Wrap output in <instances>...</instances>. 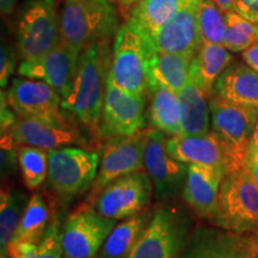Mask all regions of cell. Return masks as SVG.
I'll use <instances>...</instances> for the list:
<instances>
[{"label":"cell","instance_id":"cell-18","mask_svg":"<svg viewBox=\"0 0 258 258\" xmlns=\"http://www.w3.org/2000/svg\"><path fill=\"white\" fill-rule=\"evenodd\" d=\"M200 2L201 0H192L170 23L151 35L154 50L180 54L192 60L203 44L199 25Z\"/></svg>","mask_w":258,"mask_h":258},{"label":"cell","instance_id":"cell-41","mask_svg":"<svg viewBox=\"0 0 258 258\" xmlns=\"http://www.w3.org/2000/svg\"><path fill=\"white\" fill-rule=\"evenodd\" d=\"M214 2L217 3V5L219 6V8H220L222 11L226 14V12L233 11L237 0H214Z\"/></svg>","mask_w":258,"mask_h":258},{"label":"cell","instance_id":"cell-9","mask_svg":"<svg viewBox=\"0 0 258 258\" xmlns=\"http://www.w3.org/2000/svg\"><path fill=\"white\" fill-rule=\"evenodd\" d=\"M152 192V180L140 170L106 185L93 200V207L106 218L125 220L146 211Z\"/></svg>","mask_w":258,"mask_h":258},{"label":"cell","instance_id":"cell-16","mask_svg":"<svg viewBox=\"0 0 258 258\" xmlns=\"http://www.w3.org/2000/svg\"><path fill=\"white\" fill-rule=\"evenodd\" d=\"M166 151L185 164L222 167L226 171L241 169L231 147L214 131L205 135H177L166 141Z\"/></svg>","mask_w":258,"mask_h":258},{"label":"cell","instance_id":"cell-39","mask_svg":"<svg viewBox=\"0 0 258 258\" xmlns=\"http://www.w3.org/2000/svg\"><path fill=\"white\" fill-rule=\"evenodd\" d=\"M241 57H243L245 63H247L258 72V42L254 43L253 46L247 48L246 50H244L241 53Z\"/></svg>","mask_w":258,"mask_h":258},{"label":"cell","instance_id":"cell-42","mask_svg":"<svg viewBox=\"0 0 258 258\" xmlns=\"http://www.w3.org/2000/svg\"><path fill=\"white\" fill-rule=\"evenodd\" d=\"M121 6L123 8H133V6L137 4V3L140 2V0H116Z\"/></svg>","mask_w":258,"mask_h":258},{"label":"cell","instance_id":"cell-24","mask_svg":"<svg viewBox=\"0 0 258 258\" xmlns=\"http://www.w3.org/2000/svg\"><path fill=\"white\" fill-rule=\"evenodd\" d=\"M148 121L153 128L159 129L171 137L183 134L182 106L178 93L158 86L151 92Z\"/></svg>","mask_w":258,"mask_h":258},{"label":"cell","instance_id":"cell-44","mask_svg":"<svg viewBox=\"0 0 258 258\" xmlns=\"http://www.w3.org/2000/svg\"><path fill=\"white\" fill-rule=\"evenodd\" d=\"M256 146H258V123H257V125H256V129H254V132H253L252 139H251V141H250V146H249V148H251V147H256Z\"/></svg>","mask_w":258,"mask_h":258},{"label":"cell","instance_id":"cell-40","mask_svg":"<svg viewBox=\"0 0 258 258\" xmlns=\"http://www.w3.org/2000/svg\"><path fill=\"white\" fill-rule=\"evenodd\" d=\"M17 2L18 0H0V10H2L3 17H9L14 14Z\"/></svg>","mask_w":258,"mask_h":258},{"label":"cell","instance_id":"cell-6","mask_svg":"<svg viewBox=\"0 0 258 258\" xmlns=\"http://www.w3.org/2000/svg\"><path fill=\"white\" fill-rule=\"evenodd\" d=\"M190 230L191 221L184 209L163 203L125 258H178Z\"/></svg>","mask_w":258,"mask_h":258},{"label":"cell","instance_id":"cell-32","mask_svg":"<svg viewBox=\"0 0 258 258\" xmlns=\"http://www.w3.org/2000/svg\"><path fill=\"white\" fill-rule=\"evenodd\" d=\"M199 25L203 43H225L227 21L226 14L214 0H201L199 5Z\"/></svg>","mask_w":258,"mask_h":258},{"label":"cell","instance_id":"cell-29","mask_svg":"<svg viewBox=\"0 0 258 258\" xmlns=\"http://www.w3.org/2000/svg\"><path fill=\"white\" fill-rule=\"evenodd\" d=\"M48 207L40 194H34L29 200L23 217L12 240L31 241L40 244L47 230Z\"/></svg>","mask_w":258,"mask_h":258},{"label":"cell","instance_id":"cell-1","mask_svg":"<svg viewBox=\"0 0 258 258\" xmlns=\"http://www.w3.org/2000/svg\"><path fill=\"white\" fill-rule=\"evenodd\" d=\"M110 63L109 41L95 42L84 48L72 88L62 99L64 111L89 128L95 137H98Z\"/></svg>","mask_w":258,"mask_h":258},{"label":"cell","instance_id":"cell-13","mask_svg":"<svg viewBox=\"0 0 258 258\" xmlns=\"http://www.w3.org/2000/svg\"><path fill=\"white\" fill-rule=\"evenodd\" d=\"M147 141V128L129 137L108 139L103 147L101 167L92 184L90 199L95 200L115 179L143 170Z\"/></svg>","mask_w":258,"mask_h":258},{"label":"cell","instance_id":"cell-11","mask_svg":"<svg viewBox=\"0 0 258 258\" xmlns=\"http://www.w3.org/2000/svg\"><path fill=\"white\" fill-rule=\"evenodd\" d=\"M212 131L231 147L235 159L245 166L250 141L258 123V108L232 103L213 95L209 98Z\"/></svg>","mask_w":258,"mask_h":258},{"label":"cell","instance_id":"cell-25","mask_svg":"<svg viewBox=\"0 0 258 258\" xmlns=\"http://www.w3.org/2000/svg\"><path fill=\"white\" fill-rule=\"evenodd\" d=\"M189 57L176 53L154 51L150 63V90L158 86L178 93L189 80Z\"/></svg>","mask_w":258,"mask_h":258},{"label":"cell","instance_id":"cell-45","mask_svg":"<svg viewBox=\"0 0 258 258\" xmlns=\"http://www.w3.org/2000/svg\"><path fill=\"white\" fill-rule=\"evenodd\" d=\"M0 258H10L8 251H6V252H2V254H0Z\"/></svg>","mask_w":258,"mask_h":258},{"label":"cell","instance_id":"cell-10","mask_svg":"<svg viewBox=\"0 0 258 258\" xmlns=\"http://www.w3.org/2000/svg\"><path fill=\"white\" fill-rule=\"evenodd\" d=\"M6 98L18 116L37 118L47 123L71 127L62 108V98L53 88L41 80L15 78L6 91Z\"/></svg>","mask_w":258,"mask_h":258},{"label":"cell","instance_id":"cell-20","mask_svg":"<svg viewBox=\"0 0 258 258\" xmlns=\"http://www.w3.org/2000/svg\"><path fill=\"white\" fill-rule=\"evenodd\" d=\"M10 133L17 145L38 147L46 151L62 148L73 144H83L82 135L73 125H55L23 116H18V120Z\"/></svg>","mask_w":258,"mask_h":258},{"label":"cell","instance_id":"cell-30","mask_svg":"<svg viewBox=\"0 0 258 258\" xmlns=\"http://www.w3.org/2000/svg\"><path fill=\"white\" fill-rule=\"evenodd\" d=\"M18 166L22 179L28 189L34 190L43 184L48 175V152L38 147L18 148Z\"/></svg>","mask_w":258,"mask_h":258},{"label":"cell","instance_id":"cell-12","mask_svg":"<svg viewBox=\"0 0 258 258\" xmlns=\"http://www.w3.org/2000/svg\"><path fill=\"white\" fill-rule=\"evenodd\" d=\"M146 96H137L118 88L108 77L98 138L129 137L146 128Z\"/></svg>","mask_w":258,"mask_h":258},{"label":"cell","instance_id":"cell-5","mask_svg":"<svg viewBox=\"0 0 258 258\" xmlns=\"http://www.w3.org/2000/svg\"><path fill=\"white\" fill-rule=\"evenodd\" d=\"M17 50L23 61L37 60L61 42L56 0H25L16 22Z\"/></svg>","mask_w":258,"mask_h":258},{"label":"cell","instance_id":"cell-34","mask_svg":"<svg viewBox=\"0 0 258 258\" xmlns=\"http://www.w3.org/2000/svg\"><path fill=\"white\" fill-rule=\"evenodd\" d=\"M17 54L16 48L8 42H3L0 49V86L4 90L8 86L9 80L15 73Z\"/></svg>","mask_w":258,"mask_h":258},{"label":"cell","instance_id":"cell-3","mask_svg":"<svg viewBox=\"0 0 258 258\" xmlns=\"http://www.w3.org/2000/svg\"><path fill=\"white\" fill-rule=\"evenodd\" d=\"M120 29L112 0H64L60 12L61 42L82 53L89 44L109 41Z\"/></svg>","mask_w":258,"mask_h":258},{"label":"cell","instance_id":"cell-35","mask_svg":"<svg viewBox=\"0 0 258 258\" xmlns=\"http://www.w3.org/2000/svg\"><path fill=\"white\" fill-rule=\"evenodd\" d=\"M10 258H37L38 244L31 241L11 240L8 245Z\"/></svg>","mask_w":258,"mask_h":258},{"label":"cell","instance_id":"cell-37","mask_svg":"<svg viewBox=\"0 0 258 258\" xmlns=\"http://www.w3.org/2000/svg\"><path fill=\"white\" fill-rule=\"evenodd\" d=\"M234 11L258 25V0H237Z\"/></svg>","mask_w":258,"mask_h":258},{"label":"cell","instance_id":"cell-43","mask_svg":"<svg viewBox=\"0 0 258 258\" xmlns=\"http://www.w3.org/2000/svg\"><path fill=\"white\" fill-rule=\"evenodd\" d=\"M250 235H251V239L253 241V246H254V250H256L257 258H258V228L257 230H254L253 232H251Z\"/></svg>","mask_w":258,"mask_h":258},{"label":"cell","instance_id":"cell-15","mask_svg":"<svg viewBox=\"0 0 258 258\" xmlns=\"http://www.w3.org/2000/svg\"><path fill=\"white\" fill-rule=\"evenodd\" d=\"M178 258H257V253L250 233L212 225L196 227Z\"/></svg>","mask_w":258,"mask_h":258},{"label":"cell","instance_id":"cell-33","mask_svg":"<svg viewBox=\"0 0 258 258\" xmlns=\"http://www.w3.org/2000/svg\"><path fill=\"white\" fill-rule=\"evenodd\" d=\"M62 256V232H60L59 225L55 221H51L38 244L37 258H61Z\"/></svg>","mask_w":258,"mask_h":258},{"label":"cell","instance_id":"cell-17","mask_svg":"<svg viewBox=\"0 0 258 258\" xmlns=\"http://www.w3.org/2000/svg\"><path fill=\"white\" fill-rule=\"evenodd\" d=\"M80 53L60 42L44 56L32 61H22L17 72L24 78L44 82L64 99L71 91L78 70Z\"/></svg>","mask_w":258,"mask_h":258},{"label":"cell","instance_id":"cell-38","mask_svg":"<svg viewBox=\"0 0 258 258\" xmlns=\"http://www.w3.org/2000/svg\"><path fill=\"white\" fill-rule=\"evenodd\" d=\"M245 167L258 185V146L249 148L245 159Z\"/></svg>","mask_w":258,"mask_h":258},{"label":"cell","instance_id":"cell-21","mask_svg":"<svg viewBox=\"0 0 258 258\" xmlns=\"http://www.w3.org/2000/svg\"><path fill=\"white\" fill-rule=\"evenodd\" d=\"M214 95L235 104L258 108V72L240 61H233L219 77Z\"/></svg>","mask_w":258,"mask_h":258},{"label":"cell","instance_id":"cell-22","mask_svg":"<svg viewBox=\"0 0 258 258\" xmlns=\"http://www.w3.org/2000/svg\"><path fill=\"white\" fill-rule=\"evenodd\" d=\"M233 62V56L222 44L203 43L189 66V78L205 91L208 98L214 95L215 84L221 73Z\"/></svg>","mask_w":258,"mask_h":258},{"label":"cell","instance_id":"cell-7","mask_svg":"<svg viewBox=\"0 0 258 258\" xmlns=\"http://www.w3.org/2000/svg\"><path fill=\"white\" fill-rule=\"evenodd\" d=\"M98 154L80 147H62L48 151L47 182L61 201L85 192L95 182Z\"/></svg>","mask_w":258,"mask_h":258},{"label":"cell","instance_id":"cell-4","mask_svg":"<svg viewBox=\"0 0 258 258\" xmlns=\"http://www.w3.org/2000/svg\"><path fill=\"white\" fill-rule=\"evenodd\" d=\"M211 224L241 234L258 228V185L246 167L226 173Z\"/></svg>","mask_w":258,"mask_h":258},{"label":"cell","instance_id":"cell-31","mask_svg":"<svg viewBox=\"0 0 258 258\" xmlns=\"http://www.w3.org/2000/svg\"><path fill=\"white\" fill-rule=\"evenodd\" d=\"M227 31L224 46L232 53H243L258 42V25L237 11L226 12Z\"/></svg>","mask_w":258,"mask_h":258},{"label":"cell","instance_id":"cell-36","mask_svg":"<svg viewBox=\"0 0 258 258\" xmlns=\"http://www.w3.org/2000/svg\"><path fill=\"white\" fill-rule=\"evenodd\" d=\"M17 120L18 114L9 104L6 93L2 91V99H0V127H2L0 129H2V134L11 131Z\"/></svg>","mask_w":258,"mask_h":258},{"label":"cell","instance_id":"cell-27","mask_svg":"<svg viewBox=\"0 0 258 258\" xmlns=\"http://www.w3.org/2000/svg\"><path fill=\"white\" fill-rule=\"evenodd\" d=\"M191 2L192 0H140L132 9L131 18L151 36L170 23L180 10Z\"/></svg>","mask_w":258,"mask_h":258},{"label":"cell","instance_id":"cell-2","mask_svg":"<svg viewBox=\"0 0 258 258\" xmlns=\"http://www.w3.org/2000/svg\"><path fill=\"white\" fill-rule=\"evenodd\" d=\"M154 51L147 32L129 17L115 35L109 78L125 92L147 97Z\"/></svg>","mask_w":258,"mask_h":258},{"label":"cell","instance_id":"cell-19","mask_svg":"<svg viewBox=\"0 0 258 258\" xmlns=\"http://www.w3.org/2000/svg\"><path fill=\"white\" fill-rule=\"evenodd\" d=\"M227 171L222 167L189 164L182 196L196 215L211 222L215 217L222 179Z\"/></svg>","mask_w":258,"mask_h":258},{"label":"cell","instance_id":"cell-14","mask_svg":"<svg viewBox=\"0 0 258 258\" xmlns=\"http://www.w3.org/2000/svg\"><path fill=\"white\" fill-rule=\"evenodd\" d=\"M166 141L164 132L148 129L144 165L152 180L154 194L160 201H171L182 194L189 167L188 164L170 156L166 151Z\"/></svg>","mask_w":258,"mask_h":258},{"label":"cell","instance_id":"cell-8","mask_svg":"<svg viewBox=\"0 0 258 258\" xmlns=\"http://www.w3.org/2000/svg\"><path fill=\"white\" fill-rule=\"evenodd\" d=\"M115 226L116 220L99 214L93 206H79L64 221L63 258H97Z\"/></svg>","mask_w":258,"mask_h":258},{"label":"cell","instance_id":"cell-23","mask_svg":"<svg viewBox=\"0 0 258 258\" xmlns=\"http://www.w3.org/2000/svg\"><path fill=\"white\" fill-rule=\"evenodd\" d=\"M182 106L183 134L205 135L211 132V110L208 96L194 80L189 78L178 92Z\"/></svg>","mask_w":258,"mask_h":258},{"label":"cell","instance_id":"cell-26","mask_svg":"<svg viewBox=\"0 0 258 258\" xmlns=\"http://www.w3.org/2000/svg\"><path fill=\"white\" fill-rule=\"evenodd\" d=\"M154 212L145 211L116 225L99 250L97 258H125L146 230Z\"/></svg>","mask_w":258,"mask_h":258},{"label":"cell","instance_id":"cell-28","mask_svg":"<svg viewBox=\"0 0 258 258\" xmlns=\"http://www.w3.org/2000/svg\"><path fill=\"white\" fill-rule=\"evenodd\" d=\"M28 195L21 190L5 188L0 195V250L8 251L29 202Z\"/></svg>","mask_w":258,"mask_h":258}]
</instances>
